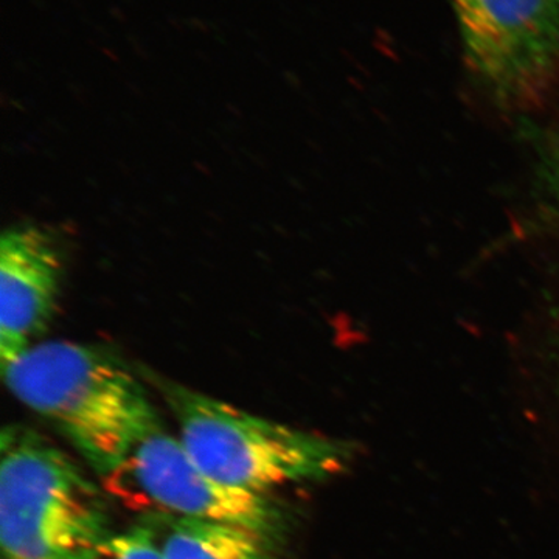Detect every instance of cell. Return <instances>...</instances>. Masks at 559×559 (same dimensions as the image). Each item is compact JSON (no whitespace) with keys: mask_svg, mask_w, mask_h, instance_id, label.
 I'll use <instances>...</instances> for the list:
<instances>
[{"mask_svg":"<svg viewBox=\"0 0 559 559\" xmlns=\"http://www.w3.org/2000/svg\"><path fill=\"white\" fill-rule=\"evenodd\" d=\"M80 559H164L153 525L142 518L121 532L109 533Z\"/></svg>","mask_w":559,"mask_h":559,"instance_id":"cell-8","label":"cell"},{"mask_svg":"<svg viewBox=\"0 0 559 559\" xmlns=\"http://www.w3.org/2000/svg\"><path fill=\"white\" fill-rule=\"evenodd\" d=\"M153 525L164 559H282L278 540L224 522L143 514Z\"/></svg>","mask_w":559,"mask_h":559,"instance_id":"cell-7","label":"cell"},{"mask_svg":"<svg viewBox=\"0 0 559 559\" xmlns=\"http://www.w3.org/2000/svg\"><path fill=\"white\" fill-rule=\"evenodd\" d=\"M105 481L117 498L146 507L145 514L241 525L278 543L290 525L288 511L271 496L227 487L209 476L160 418L140 436L119 469Z\"/></svg>","mask_w":559,"mask_h":559,"instance_id":"cell-4","label":"cell"},{"mask_svg":"<svg viewBox=\"0 0 559 559\" xmlns=\"http://www.w3.org/2000/svg\"><path fill=\"white\" fill-rule=\"evenodd\" d=\"M62 252L50 230L16 224L0 238V360L20 358L57 312Z\"/></svg>","mask_w":559,"mask_h":559,"instance_id":"cell-6","label":"cell"},{"mask_svg":"<svg viewBox=\"0 0 559 559\" xmlns=\"http://www.w3.org/2000/svg\"><path fill=\"white\" fill-rule=\"evenodd\" d=\"M108 499L40 433L5 426L0 437L2 559H80L112 533Z\"/></svg>","mask_w":559,"mask_h":559,"instance_id":"cell-3","label":"cell"},{"mask_svg":"<svg viewBox=\"0 0 559 559\" xmlns=\"http://www.w3.org/2000/svg\"><path fill=\"white\" fill-rule=\"evenodd\" d=\"M539 173L547 210L555 219L559 221V140L547 150L546 156L540 162Z\"/></svg>","mask_w":559,"mask_h":559,"instance_id":"cell-9","label":"cell"},{"mask_svg":"<svg viewBox=\"0 0 559 559\" xmlns=\"http://www.w3.org/2000/svg\"><path fill=\"white\" fill-rule=\"evenodd\" d=\"M178 423L180 443L213 479L271 496L294 484L325 481L347 473L358 448L349 441L249 414L146 371Z\"/></svg>","mask_w":559,"mask_h":559,"instance_id":"cell-2","label":"cell"},{"mask_svg":"<svg viewBox=\"0 0 559 559\" xmlns=\"http://www.w3.org/2000/svg\"><path fill=\"white\" fill-rule=\"evenodd\" d=\"M466 61L498 100H533L559 69V0H452Z\"/></svg>","mask_w":559,"mask_h":559,"instance_id":"cell-5","label":"cell"},{"mask_svg":"<svg viewBox=\"0 0 559 559\" xmlns=\"http://www.w3.org/2000/svg\"><path fill=\"white\" fill-rule=\"evenodd\" d=\"M2 374L10 392L49 419L103 479L159 419L138 374L103 345L39 342Z\"/></svg>","mask_w":559,"mask_h":559,"instance_id":"cell-1","label":"cell"}]
</instances>
